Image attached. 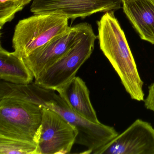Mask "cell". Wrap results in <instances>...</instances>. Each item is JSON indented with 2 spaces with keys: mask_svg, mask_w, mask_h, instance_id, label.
Instances as JSON below:
<instances>
[{
  "mask_svg": "<svg viewBox=\"0 0 154 154\" xmlns=\"http://www.w3.org/2000/svg\"><path fill=\"white\" fill-rule=\"evenodd\" d=\"M86 24V22L81 23L71 27L68 31L52 39L23 59L35 79L72 47L81 37Z\"/></svg>",
  "mask_w": 154,
  "mask_h": 154,
  "instance_id": "obj_9",
  "label": "cell"
},
{
  "mask_svg": "<svg viewBox=\"0 0 154 154\" xmlns=\"http://www.w3.org/2000/svg\"><path fill=\"white\" fill-rule=\"evenodd\" d=\"M114 11L105 12L97 21L100 48L119 75L131 99L144 100L143 82Z\"/></svg>",
  "mask_w": 154,
  "mask_h": 154,
  "instance_id": "obj_2",
  "label": "cell"
},
{
  "mask_svg": "<svg viewBox=\"0 0 154 154\" xmlns=\"http://www.w3.org/2000/svg\"><path fill=\"white\" fill-rule=\"evenodd\" d=\"M42 109L21 99H0V136L38 144Z\"/></svg>",
  "mask_w": 154,
  "mask_h": 154,
  "instance_id": "obj_4",
  "label": "cell"
},
{
  "mask_svg": "<svg viewBox=\"0 0 154 154\" xmlns=\"http://www.w3.org/2000/svg\"><path fill=\"white\" fill-rule=\"evenodd\" d=\"M77 135L75 127L55 112L43 107L39 154H69Z\"/></svg>",
  "mask_w": 154,
  "mask_h": 154,
  "instance_id": "obj_6",
  "label": "cell"
},
{
  "mask_svg": "<svg viewBox=\"0 0 154 154\" xmlns=\"http://www.w3.org/2000/svg\"><path fill=\"white\" fill-rule=\"evenodd\" d=\"M56 91L45 89L35 82L26 85L0 82V99H21L55 112L78 131L75 144L86 147L85 154H93L119 135L113 127L91 122L79 116Z\"/></svg>",
  "mask_w": 154,
  "mask_h": 154,
  "instance_id": "obj_1",
  "label": "cell"
},
{
  "mask_svg": "<svg viewBox=\"0 0 154 154\" xmlns=\"http://www.w3.org/2000/svg\"><path fill=\"white\" fill-rule=\"evenodd\" d=\"M34 75L24 59L0 46V79L16 85H26L33 83Z\"/></svg>",
  "mask_w": 154,
  "mask_h": 154,
  "instance_id": "obj_12",
  "label": "cell"
},
{
  "mask_svg": "<svg viewBox=\"0 0 154 154\" xmlns=\"http://www.w3.org/2000/svg\"><path fill=\"white\" fill-rule=\"evenodd\" d=\"M95 154H154V128L138 119Z\"/></svg>",
  "mask_w": 154,
  "mask_h": 154,
  "instance_id": "obj_8",
  "label": "cell"
},
{
  "mask_svg": "<svg viewBox=\"0 0 154 154\" xmlns=\"http://www.w3.org/2000/svg\"><path fill=\"white\" fill-rule=\"evenodd\" d=\"M148 94L145 100V106L154 112V82L149 86Z\"/></svg>",
  "mask_w": 154,
  "mask_h": 154,
  "instance_id": "obj_15",
  "label": "cell"
},
{
  "mask_svg": "<svg viewBox=\"0 0 154 154\" xmlns=\"http://www.w3.org/2000/svg\"><path fill=\"white\" fill-rule=\"evenodd\" d=\"M123 1H124V0H122V1L123 2Z\"/></svg>",
  "mask_w": 154,
  "mask_h": 154,
  "instance_id": "obj_16",
  "label": "cell"
},
{
  "mask_svg": "<svg viewBox=\"0 0 154 154\" xmlns=\"http://www.w3.org/2000/svg\"><path fill=\"white\" fill-rule=\"evenodd\" d=\"M98 37L89 23L72 47L54 64L35 79V83L45 89L56 91L75 76L82 66L90 58Z\"/></svg>",
  "mask_w": 154,
  "mask_h": 154,
  "instance_id": "obj_5",
  "label": "cell"
},
{
  "mask_svg": "<svg viewBox=\"0 0 154 154\" xmlns=\"http://www.w3.org/2000/svg\"><path fill=\"white\" fill-rule=\"evenodd\" d=\"M66 17L53 14H34L19 21L12 38L14 53L20 58L27 57L36 49L68 31Z\"/></svg>",
  "mask_w": 154,
  "mask_h": 154,
  "instance_id": "obj_3",
  "label": "cell"
},
{
  "mask_svg": "<svg viewBox=\"0 0 154 154\" xmlns=\"http://www.w3.org/2000/svg\"><path fill=\"white\" fill-rule=\"evenodd\" d=\"M122 6L140 38L154 45V0H124Z\"/></svg>",
  "mask_w": 154,
  "mask_h": 154,
  "instance_id": "obj_11",
  "label": "cell"
},
{
  "mask_svg": "<svg viewBox=\"0 0 154 154\" xmlns=\"http://www.w3.org/2000/svg\"><path fill=\"white\" fill-rule=\"evenodd\" d=\"M32 0H0V29L11 22Z\"/></svg>",
  "mask_w": 154,
  "mask_h": 154,
  "instance_id": "obj_14",
  "label": "cell"
},
{
  "mask_svg": "<svg viewBox=\"0 0 154 154\" xmlns=\"http://www.w3.org/2000/svg\"><path fill=\"white\" fill-rule=\"evenodd\" d=\"M122 5V0H33L30 11L34 14H56L74 20L99 12L115 11Z\"/></svg>",
  "mask_w": 154,
  "mask_h": 154,
  "instance_id": "obj_7",
  "label": "cell"
},
{
  "mask_svg": "<svg viewBox=\"0 0 154 154\" xmlns=\"http://www.w3.org/2000/svg\"><path fill=\"white\" fill-rule=\"evenodd\" d=\"M56 91L79 116L94 123L100 122L92 105L89 90L82 78L75 76Z\"/></svg>",
  "mask_w": 154,
  "mask_h": 154,
  "instance_id": "obj_10",
  "label": "cell"
},
{
  "mask_svg": "<svg viewBox=\"0 0 154 154\" xmlns=\"http://www.w3.org/2000/svg\"><path fill=\"white\" fill-rule=\"evenodd\" d=\"M0 154H39L37 143L0 136Z\"/></svg>",
  "mask_w": 154,
  "mask_h": 154,
  "instance_id": "obj_13",
  "label": "cell"
}]
</instances>
